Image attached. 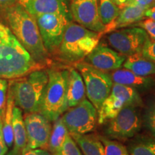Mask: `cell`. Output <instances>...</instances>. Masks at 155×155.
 Masks as SVG:
<instances>
[{"instance_id":"obj_1","label":"cell","mask_w":155,"mask_h":155,"mask_svg":"<svg viewBox=\"0 0 155 155\" xmlns=\"http://www.w3.org/2000/svg\"><path fill=\"white\" fill-rule=\"evenodd\" d=\"M6 20L17 40L37 63L47 62L48 53L45 48L34 16L19 3L6 8Z\"/></svg>"},{"instance_id":"obj_2","label":"cell","mask_w":155,"mask_h":155,"mask_svg":"<svg viewBox=\"0 0 155 155\" xmlns=\"http://www.w3.org/2000/svg\"><path fill=\"white\" fill-rule=\"evenodd\" d=\"M38 64L8 26L0 22V78H17L37 68Z\"/></svg>"},{"instance_id":"obj_3","label":"cell","mask_w":155,"mask_h":155,"mask_svg":"<svg viewBox=\"0 0 155 155\" xmlns=\"http://www.w3.org/2000/svg\"><path fill=\"white\" fill-rule=\"evenodd\" d=\"M48 81V71L35 70L10 81L15 104L26 113L40 111L42 96Z\"/></svg>"},{"instance_id":"obj_4","label":"cell","mask_w":155,"mask_h":155,"mask_svg":"<svg viewBox=\"0 0 155 155\" xmlns=\"http://www.w3.org/2000/svg\"><path fill=\"white\" fill-rule=\"evenodd\" d=\"M101 36L100 32L71 22L65 29L58 48L60 58L68 63H76L82 61L99 44Z\"/></svg>"},{"instance_id":"obj_5","label":"cell","mask_w":155,"mask_h":155,"mask_svg":"<svg viewBox=\"0 0 155 155\" xmlns=\"http://www.w3.org/2000/svg\"><path fill=\"white\" fill-rule=\"evenodd\" d=\"M48 73V81L39 113L50 121H55L68 109L67 92L69 69H50Z\"/></svg>"},{"instance_id":"obj_6","label":"cell","mask_w":155,"mask_h":155,"mask_svg":"<svg viewBox=\"0 0 155 155\" xmlns=\"http://www.w3.org/2000/svg\"><path fill=\"white\" fill-rule=\"evenodd\" d=\"M75 67L84 81L89 101L98 111L103 102L111 91L114 82L111 74L95 68L84 61L75 63Z\"/></svg>"},{"instance_id":"obj_7","label":"cell","mask_w":155,"mask_h":155,"mask_svg":"<svg viewBox=\"0 0 155 155\" xmlns=\"http://www.w3.org/2000/svg\"><path fill=\"white\" fill-rule=\"evenodd\" d=\"M128 106H143L139 91L131 87L114 83L111 93L98 111V123L103 124L112 119L122 108Z\"/></svg>"},{"instance_id":"obj_8","label":"cell","mask_w":155,"mask_h":155,"mask_svg":"<svg viewBox=\"0 0 155 155\" xmlns=\"http://www.w3.org/2000/svg\"><path fill=\"white\" fill-rule=\"evenodd\" d=\"M35 18L48 53L57 52L72 17L59 13H45L37 15Z\"/></svg>"},{"instance_id":"obj_9","label":"cell","mask_w":155,"mask_h":155,"mask_svg":"<svg viewBox=\"0 0 155 155\" xmlns=\"http://www.w3.org/2000/svg\"><path fill=\"white\" fill-rule=\"evenodd\" d=\"M62 119L70 134H86L96 129L98 112L89 100L84 99L77 106L69 108Z\"/></svg>"},{"instance_id":"obj_10","label":"cell","mask_w":155,"mask_h":155,"mask_svg":"<svg viewBox=\"0 0 155 155\" xmlns=\"http://www.w3.org/2000/svg\"><path fill=\"white\" fill-rule=\"evenodd\" d=\"M107 41L118 53L127 56L141 53L150 37L139 27L121 28L108 33Z\"/></svg>"},{"instance_id":"obj_11","label":"cell","mask_w":155,"mask_h":155,"mask_svg":"<svg viewBox=\"0 0 155 155\" xmlns=\"http://www.w3.org/2000/svg\"><path fill=\"white\" fill-rule=\"evenodd\" d=\"M138 107L128 106L122 108L113 119L106 129V134L110 138L127 139L139 132L142 124V119Z\"/></svg>"},{"instance_id":"obj_12","label":"cell","mask_w":155,"mask_h":155,"mask_svg":"<svg viewBox=\"0 0 155 155\" xmlns=\"http://www.w3.org/2000/svg\"><path fill=\"white\" fill-rule=\"evenodd\" d=\"M26 129L27 147L46 149L49 141L52 127L50 121L39 112L26 113L24 118Z\"/></svg>"},{"instance_id":"obj_13","label":"cell","mask_w":155,"mask_h":155,"mask_svg":"<svg viewBox=\"0 0 155 155\" xmlns=\"http://www.w3.org/2000/svg\"><path fill=\"white\" fill-rule=\"evenodd\" d=\"M70 12L78 24L102 35L105 26L99 17L98 0H71Z\"/></svg>"},{"instance_id":"obj_14","label":"cell","mask_w":155,"mask_h":155,"mask_svg":"<svg viewBox=\"0 0 155 155\" xmlns=\"http://www.w3.org/2000/svg\"><path fill=\"white\" fill-rule=\"evenodd\" d=\"M127 56L118 53L113 48L99 45L85 58L84 62L100 71L108 72L123 66Z\"/></svg>"},{"instance_id":"obj_15","label":"cell","mask_w":155,"mask_h":155,"mask_svg":"<svg viewBox=\"0 0 155 155\" xmlns=\"http://www.w3.org/2000/svg\"><path fill=\"white\" fill-rule=\"evenodd\" d=\"M147 7L134 2L121 9L119 15L113 22L105 26L102 35L113 32L114 30L131 26L146 18L145 13Z\"/></svg>"},{"instance_id":"obj_16","label":"cell","mask_w":155,"mask_h":155,"mask_svg":"<svg viewBox=\"0 0 155 155\" xmlns=\"http://www.w3.org/2000/svg\"><path fill=\"white\" fill-rule=\"evenodd\" d=\"M18 3L34 17L45 13H59L71 17L65 0H18Z\"/></svg>"},{"instance_id":"obj_17","label":"cell","mask_w":155,"mask_h":155,"mask_svg":"<svg viewBox=\"0 0 155 155\" xmlns=\"http://www.w3.org/2000/svg\"><path fill=\"white\" fill-rule=\"evenodd\" d=\"M111 76L114 83L131 87L137 91L149 90L155 85V80L151 76H140L126 68L115 70Z\"/></svg>"},{"instance_id":"obj_18","label":"cell","mask_w":155,"mask_h":155,"mask_svg":"<svg viewBox=\"0 0 155 155\" xmlns=\"http://www.w3.org/2000/svg\"><path fill=\"white\" fill-rule=\"evenodd\" d=\"M86 88L81 73L75 68H69L68 83V108L77 106L86 99Z\"/></svg>"},{"instance_id":"obj_19","label":"cell","mask_w":155,"mask_h":155,"mask_svg":"<svg viewBox=\"0 0 155 155\" xmlns=\"http://www.w3.org/2000/svg\"><path fill=\"white\" fill-rule=\"evenodd\" d=\"M123 67L140 76L150 77L155 75V63L143 57L141 53L127 57Z\"/></svg>"},{"instance_id":"obj_20","label":"cell","mask_w":155,"mask_h":155,"mask_svg":"<svg viewBox=\"0 0 155 155\" xmlns=\"http://www.w3.org/2000/svg\"><path fill=\"white\" fill-rule=\"evenodd\" d=\"M12 131L14 136L13 151L20 153L27 146V134L24 118L21 108L18 106H15L13 108Z\"/></svg>"},{"instance_id":"obj_21","label":"cell","mask_w":155,"mask_h":155,"mask_svg":"<svg viewBox=\"0 0 155 155\" xmlns=\"http://www.w3.org/2000/svg\"><path fill=\"white\" fill-rule=\"evenodd\" d=\"M83 155H104V147L98 136L94 134H71Z\"/></svg>"},{"instance_id":"obj_22","label":"cell","mask_w":155,"mask_h":155,"mask_svg":"<svg viewBox=\"0 0 155 155\" xmlns=\"http://www.w3.org/2000/svg\"><path fill=\"white\" fill-rule=\"evenodd\" d=\"M8 89V96L7 98L5 110L3 116L2 131L6 144L9 148H10L14 144V136H13L12 131V116L13 108L15 106V104L12 92L9 85Z\"/></svg>"},{"instance_id":"obj_23","label":"cell","mask_w":155,"mask_h":155,"mask_svg":"<svg viewBox=\"0 0 155 155\" xmlns=\"http://www.w3.org/2000/svg\"><path fill=\"white\" fill-rule=\"evenodd\" d=\"M127 150L129 155H155V137H137L129 144Z\"/></svg>"},{"instance_id":"obj_24","label":"cell","mask_w":155,"mask_h":155,"mask_svg":"<svg viewBox=\"0 0 155 155\" xmlns=\"http://www.w3.org/2000/svg\"><path fill=\"white\" fill-rule=\"evenodd\" d=\"M54 122L55 123L52 128L47 147V150L51 154L55 152L62 146L66 137L69 134L68 131L65 124L63 123L62 117L58 118Z\"/></svg>"},{"instance_id":"obj_25","label":"cell","mask_w":155,"mask_h":155,"mask_svg":"<svg viewBox=\"0 0 155 155\" xmlns=\"http://www.w3.org/2000/svg\"><path fill=\"white\" fill-rule=\"evenodd\" d=\"M121 9L112 0H98V13L102 24L106 26L113 22Z\"/></svg>"},{"instance_id":"obj_26","label":"cell","mask_w":155,"mask_h":155,"mask_svg":"<svg viewBox=\"0 0 155 155\" xmlns=\"http://www.w3.org/2000/svg\"><path fill=\"white\" fill-rule=\"evenodd\" d=\"M104 147V155H129L127 148L119 141L98 136Z\"/></svg>"},{"instance_id":"obj_27","label":"cell","mask_w":155,"mask_h":155,"mask_svg":"<svg viewBox=\"0 0 155 155\" xmlns=\"http://www.w3.org/2000/svg\"><path fill=\"white\" fill-rule=\"evenodd\" d=\"M51 155H82V154L74 139L69 134L62 146Z\"/></svg>"},{"instance_id":"obj_28","label":"cell","mask_w":155,"mask_h":155,"mask_svg":"<svg viewBox=\"0 0 155 155\" xmlns=\"http://www.w3.org/2000/svg\"><path fill=\"white\" fill-rule=\"evenodd\" d=\"M145 127L155 137V100L151 103L145 111L144 116Z\"/></svg>"},{"instance_id":"obj_29","label":"cell","mask_w":155,"mask_h":155,"mask_svg":"<svg viewBox=\"0 0 155 155\" xmlns=\"http://www.w3.org/2000/svg\"><path fill=\"white\" fill-rule=\"evenodd\" d=\"M136 27L144 29L148 34L150 39L155 40V21L150 18L144 19L140 22L134 24Z\"/></svg>"},{"instance_id":"obj_30","label":"cell","mask_w":155,"mask_h":155,"mask_svg":"<svg viewBox=\"0 0 155 155\" xmlns=\"http://www.w3.org/2000/svg\"><path fill=\"white\" fill-rule=\"evenodd\" d=\"M141 55L147 59L155 63V40L149 38L141 50Z\"/></svg>"},{"instance_id":"obj_31","label":"cell","mask_w":155,"mask_h":155,"mask_svg":"<svg viewBox=\"0 0 155 155\" xmlns=\"http://www.w3.org/2000/svg\"><path fill=\"white\" fill-rule=\"evenodd\" d=\"M8 83L5 78H0V116L4 115L7 102V90Z\"/></svg>"},{"instance_id":"obj_32","label":"cell","mask_w":155,"mask_h":155,"mask_svg":"<svg viewBox=\"0 0 155 155\" xmlns=\"http://www.w3.org/2000/svg\"><path fill=\"white\" fill-rule=\"evenodd\" d=\"M22 155H51L49 151L46 149H30L25 147L22 150Z\"/></svg>"},{"instance_id":"obj_33","label":"cell","mask_w":155,"mask_h":155,"mask_svg":"<svg viewBox=\"0 0 155 155\" xmlns=\"http://www.w3.org/2000/svg\"><path fill=\"white\" fill-rule=\"evenodd\" d=\"M3 116H0V155H5L8 151L9 147L6 144L3 135L2 125H3Z\"/></svg>"},{"instance_id":"obj_34","label":"cell","mask_w":155,"mask_h":155,"mask_svg":"<svg viewBox=\"0 0 155 155\" xmlns=\"http://www.w3.org/2000/svg\"><path fill=\"white\" fill-rule=\"evenodd\" d=\"M112 1L116 6L119 7L120 9L124 8L127 6L135 2L134 0H112Z\"/></svg>"},{"instance_id":"obj_35","label":"cell","mask_w":155,"mask_h":155,"mask_svg":"<svg viewBox=\"0 0 155 155\" xmlns=\"http://www.w3.org/2000/svg\"><path fill=\"white\" fill-rule=\"evenodd\" d=\"M134 2L148 9L155 5V0H134Z\"/></svg>"},{"instance_id":"obj_36","label":"cell","mask_w":155,"mask_h":155,"mask_svg":"<svg viewBox=\"0 0 155 155\" xmlns=\"http://www.w3.org/2000/svg\"><path fill=\"white\" fill-rule=\"evenodd\" d=\"M18 3V0H0V7H7Z\"/></svg>"},{"instance_id":"obj_37","label":"cell","mask_w":155,"mask_h":155,"mask_svg":"<svg viewBox=\"0 0 155 155\" xmlns=\"http://www.w3.org/2000/svg\"><path fill=\"white\" fill-rule=\"evenodd\" d=\"M145 17L147 18H150L155 21V6L147 9L146 13H145Z\"/></svg>"},{"instance_id":"obj_38","label":"cell","mask_w":155,"mask_h":155,"mask_svg":"<svg viewBox=\"0 0 155 155\" xmlns=\"http://www.w3.org/2000/svg\"><path fill=\"white\" fill-rule=\"evenodd\" d=\"M5 155H19V153L15 152V151H12V152H10L7 154H5Z\"/></svg>"}]
</instances>
